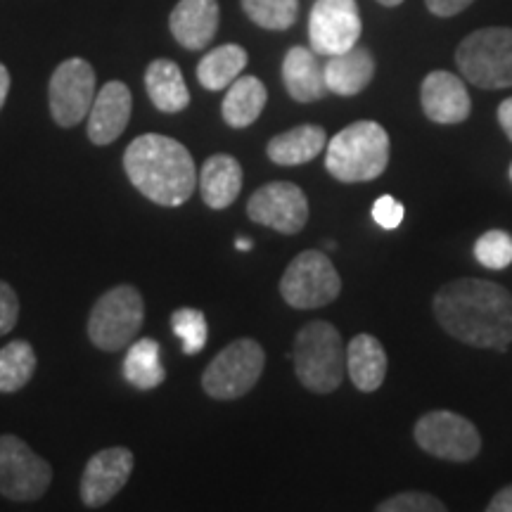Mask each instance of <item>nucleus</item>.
<instances>
[{
  "label": "nucleus",
  "mask_w": 512,
  "mask_h": 512,
  "mask_svg": "<svg viewBox=\"0 0 512 512\" xmlns=\"http://www.w3.org/2000/svg\"><path fill=\"white\" fill-rule=\"evenodd\" d=\"M434 316L448 335L470 347L505 351L512 344V294L491 280L446 283L434 297Z\"/></svg>",
  "instance_id": "f257e3e1"
},
{
  "label": "nucleus",
  "mask_w": 512,
  "mask_h": 512,
  "mask_svg": "<svg viewBox=\"0 0 512 512\" xmlns=\"http://www.w3.org/2000/svg\"><path fill=\"white\" fill-rule=\"evenodd\" d=\"M124 171L140 195L159 207H181L197 185L195 159L188 147L159 133H145L126 147Z\"/></svg>",
  "instance_id": "f03ea898"
},
{
  "label": "nucleus",
  "mask_w": 512,
  "mask_h": 512,
  "mask_svg": "<svg viewBox=\"0 0 512 512\" xmlns=\"http://www.w3.org/2000/svg\"><path fill=\"white\" fill-rule=\"evenodd\" d=\"M389 164V136L377 121H354L325 145V169L342 183H368Z\"/></svg>",
  "instance_id": "7ed1b4c3"
},
{
  "label": "nucleus",
  "mask_w": 512,
  "mask_h": 512,
  "mask_svg": "<svg viewBox=\"0 0 512 512\" xmlns=\"http://www.w3.org/2000/svg\"><path fill=\"white\" fill-rule=\"evenodd\" d=\"M297 380L313 394H332L347 373V349L342 335L328 320H311L297 332L292 349Z\"/></svg>",
  "instance_id": "20e7f679"
},
{
  "label": "nucleus",
  "mask_w": 512,
  "mask_h": 512,
  "mask_svg": "<svg viewBox=\"0 0 512 512\" xmlns=\"http://www.w3.org/2000/svg\"><path fill=\"white\" fill-rule=\"evenodd\" d=\"M460 72L486 91L512 86V29L489 27L463 38L456 50Z\"/></svg>",
  "instance_id": "39448f33"
},
{
  "label": "nucleus",
  "mask_w": 512,
  "mask_h": 512,
  "mask_svg": "<svg viewBox=\"0 0 512 512\" xmlns=\"http://www.w3.org/2000/svg\"><path fill=\"white\" fill-rule=\"evenodd\" d=\"M143 294L131 285L112 287L95 302L88 316V337L102 351H121L143 328Z\"/></svg>",
  "instance_id": "423d86ee"
},
{
  "label": "nucleus",
  "mask_w": 512,
  "mask_h": 512,
  "mask_svg": "<svg viewBox=\"0 0 512 512\" xmlns=\"http://www.w3.org/2000/svg\"><path fill=\"white\" fill-rule=\"evenodd\" d=\"M266 366V354L256 339L242 337L214 356L202 375V387L211 399L233 401L252 392Z\"/></svg>",
  "instance_id": "0eeeda50"
},
{
  "label": "nucleus",
  "mask_w": 512,
  "mask_h": 512,
  "mask_svg": "<svg viewBox=\"0 0 512 512\" xmlns=\"http://www.w3.org/2000/svg\"><path fill=\"white\" fill-rule=\"evenodd\" d=\"M339 292H342V278L330 256L318 249L294 256L280 278V294L292 309H320L335 302Z\"/></svg>",
  "instance_id": "6e6552de"
},
{
  "label": "nucleus",
  "mask_w": 512,
  "mask_h": 512,
  "mask_svg": "<svg viewBox=\"0 0 512 512\" xmlns=\"http://www.w3.org/2000/svg\"><path fill=\"white\" fill-rule=\"evenodd\" d=\"M413 434L422 451L434 458L451 460V463L475 460L482 451V437L477 427L453 411L425 413L415 422Z\"/></svg>",
  "instance_id": "1a4fd4ad"
},
{
  "label": "nucleus",
  "mask_w": 512,
  "mask_h": 512,
  "mask_svg": "<svg viewBox=\"0 0 512 512\" xmlns=\"http://www.w3.org/2000/svg\"><path fill=\"white\" fill-rule=\"evenodd\" d=\"M53 482V467L22 439L0 437V494L10 501H36Z\"/></svg>",
  "instance_id": "9d476101"
},
{
  "label": "nucleus",
  "mask_w": 512,
  "mask_h": 512,
  "mask_svg": "<svg viewBox=\"0 0 512 512\" xmlns=\"http://www.w3.org/2000/svg\"><path fill=\"white\" fill-rule=\"evenodd\" d=\"M48 100L55 124L62 128L81 124L95 100V72L91 64L81 57L64 60L50 76Z\"/></svg>",
  "instance_id": "9b49d317"
},
{
  "label": "nucleus",
  "mask_w": 512,
  "mask_h": 512,
  "mask_svg": "<svg viewBox=\"0 0 512 512\" xmlns=\"http://www.w3.org/2000/svg\"><path fill=\"white\" fill-rule=\"evenodd\" d=\"M363 34L356 0H318L309 17V41L316 55H342L358 46Z\"/></svg>",
  "instance_id": "f8f14e48"
},
{
  "label": "nucleus",
  "mask_w": 512,
  "mask_h": 512,
  "mask_svg": "<svg viewBox=\"0 0 512 512\" xmlns=\"http://www.w3.org/2000/svg\"><path fill=\"white\" fill-rule=\"evenodd\" d=\"M247 216L259 226L273 228L275 233L297 235L309 221V200L299 185L275 181L261 185L249 197Z\"/></svg>",
  "instance_id": "ddd939ff"
},
{
  "label": "nucleus",
  "mask_w": 512,
  "mask_h": 512,
  "mask_svg": "<svg viewBox=\"0 0 512 512\" xmlns=\"http://www.w3.org/2000/svg\"><path fill=\"white\" fill-rule=\"evenodd\" d=\"M133 472V453L124 446H112L88 460L81 477V501L88 508H102L124 489Z\"/></svg>",
  "instance_id": "4468645a"
},
{
  "label": "nucleus",
  "mask_w": 512,
  "mask_h": 512,
  "mask_svg": "<svg viewBox=\"0 0 512 512\" xmlns=\"http://www.w3.org/2000/svg\"><path fill=\"white\" fill-rule=\"evenodd\" d=\"M422 112L434 124H463L470 117L472 102L465 83L451 72H432L420 88Z\"/></svg>",
  "instance_id": "2eb2a0df"
},
{
  "label": "nucleus",
  "mask_w": 512,
  "mask_h": 512,
  "mask_svg": "<svg viewBox=\"0 0 512 512\" xmlns=\"http://www.w3.org/2000/svg\"><path fill=\"white\" fill-rule=\"evenodd\" d=\"M133 112V98L126 83L110 81L95 93L88 112V138L95 145H110L126 131Z\"/></svg>",
  "instance_id": "dca6fc26"
},
{
  "label": "nucleus",
  "mask_w": 512,
  "mask_h": 512,
  "mask_svg": "<svg viewBox=\"0 0 512 512\" xmlns=\"http://www.w3.org/2000/svg\"><path fill=\"white\" fill-rule=\"evenodd\" d=\"M169 27L183 48H207L219 29V3L216 0H181L171 12Z\"/></svg>",
  "instance_id": "f3484780"
},
{
  "label": "nucleus",
  "mask_w": 512,
  "mask_h": 512,
  "mask_svg": "<svg viewBox=\"0 0 512 512\" xmlns=\"http://www.w3.org/2000/svg\"><path fill=\"white\" fill-rule=\"evenodd\" d=\"M323 72L325 86H328L330 93L351 98V95L366 91L370 81H373L375 57L368 48L354 46L347 53L328 57V62L323 64Z\"/></svg>",
  "instance_id": "a211bd4d"
},
{
  "label": "nucleus",
  "mask_w": 512,
  "mask_h": 512,
  "mask_svg": "<svg viewBox=\"0 0 512 512\" xmlns=\"http://www.w3.org/2000/svg\"><path fill=\"white\" fill-rule=\"evenodd\" d=\"M283 81L287 93L297 102L323 100L328 86H325V72L318 55L311 48L294 46L287 50L283 60Z\"/></svg>",
  "instance_id": "6ab92c4d"
},
{
  "label": "nucleus",
  "mask_w": 512,
  "mask_h": 512,
  "mask_svg": "<svg viewBox=\"0 0 512 512\" xmlns=\"http://www.w3.org/2000/svg\"><path fill=\"white\" fill-rule=\"evenodd\" d=\"M347 373L358 392H375L387 377V351L380 339L361 332L347 347Z\"/></svg>",
  "instance_id": "aec40b11"
},
{
  "label": "nucleus",
  "mask_w": 512,
  "mask_h": 512,
  "mask_svg": "<svg viewBox=\"0 0 512 512\" xmlns=\"http://www.w3.org/2000/svg\"><path fill=\"white\" fill-rule=\"evenodd\" d=\"M197 183L209 209H226L242 190V166L230 155H214L204 162Z\"/></svg>",
  "instance_id": "412c9836"
},
{
  "label": "nucleus",
  "mask_w": 512,
  "mask_h": 512,
  "mask_svg": "<svg viewBox=\"0 0 512 512\" xmlns=\"http://www.w3.org/2000/svg\"><path fill=\"white\" fill-rule=\"evenodd\" d=\"M328 145V136L316 124H302L268 140L266 155L280 166H299L316 159Z\"/></svg>",
  "instance_id": "4be33fe9"
},
{
  "label": "nucleus",
  "mask_w": 512,
  "mask_h": 512,
  "mask_svg": "<svg viewBox=\"0 0 512 512\" xmlns=\"http://www.w3.org/2000/svg\"><path fill=\"white\" fill-rule=\"evenodd\" d=\"M145 88L152 105L164 114H178L190 105V91L176 62L155 60L145 72Z\"/></svg>",
  "instance_id": "5701e85b"
},
{
  "label": "nucleus",
  "mask_w": 512,
  "mask_h": 512,
  "mask_svg": "<svg viewBox=\"0 0 512 512\" xmlns=\"http://www.w3.org/2000/svg\"><path fill=\"white\" fill-rule=\"evenodd\" d=\"M266 100V86L256 79V76H238V79L228 86V93L221 105V114L228 126L247 128L261 117Z\"/></svg>",
  "instance_id": "b1692460"
},
{
  "label": "nucleus",
  "mask_w": 512,
  "mask_h": 512,
  "mask_svg": "<svg viewBox=\"0 0 512 512\" xmlns=\"http://www.w3.org/2000/svg\"><path fill=\"white\" fill-rule=\"evenodd\" d=\"M249 55L245 48L226 43V46L214 48L197 64V81L202 83L207 91H223L242 74L247 67Z\"/></svg>",
  "instance_id": "393cba45"
},
{
  "label": "nucleus",
  "mask_w": 512,
  "mask_h": 512,
  "mask_svg": "<svg viewBox=\"0 0 512 512\" xmlns=\"http://www.w3.org/2000/svg\"><path fill=\"white\" fill-rule=\"evenodd\" d=\"M159 351H162L159 344L150 337L128 344V351L124 356L126 382L133 384L136 389H143V392L159 387L166 380V368Z\"/></svg>",
  "instance_id": "a878e982"
},
{
  "label": "nucleus",
  "mask_w": 512,
  "mask_h": 512,
  "mask_svg": "<svg viewBox=\"0 0 512 512\" xmlns=\"http://www.w3.org/2000/svg\"><path fill=\"white\" fill-rule=\"evenodd\" d=\"M36 373V351L24 339L5 344L0 349V392L12 394L27 387Z\"/></svg>",
  "instance_id": "bb28decb"
},
{
  "label": "nucleus",
  "mask_w": 512,
  "mask_h": 512,
  "mask_svg": "<svg viewBox=\"0 0 512 512\" xmlns=\"http://www.w3.org/2000/svg\"><path fill=\"white\" fill-rule=\"evenodd\" d=\"M242 10L256 27L285 31L297 22L299 0H242Z\"/></svg>",
  "instance_id": "cd10ccee"
},
{
  "label": "nucleus",
  "mask_w": 512,
  "mask_h": 512,
  "mask_svg": "<svg viewBox=\"0 0 512 512\" xmlns=\"http://www.w3.org/2000/svg\"><path fill=\"white\" fill-rule=\"evenodd\" d=\"M171 328H174V335L181 339L183 354L195 356L207 347L209 339V325L207 318H204L202 311L197 309H176L174 316H171Z\"/></svg>",
  "instance_id": "c85d7f7f"
},
{
  "label": "nucleus",
  "mask_w": 512,
  "mask_h": 512,
  "mask_svg": "<svg viewBox=\"0 0 512 512\" xmlns=\"http://www.w3.org/2000/svg\"><path fill=\"white\" fill-rule=\"evenodd\" d=\"M475 259L491 271H503L512 264V235L505 230H489L475 242Z\"/></svg>",
  "instance_id": "c756f323"
},
{
  "label": "nucleus",
  "mask_w": 512,
  "mask_h": 512,
  "mask_svg": "<svg viewBox=\"0 0 512 512\" xmlns=\"http://www.w3.org/2000/svg\"><path fill=\"white\" fill-rule=\"evenodd\" d=\"M377 512H444L446 505L430 494L422 491H406V494L392 496L387 501L377 503Z\"/></svg>",
  "instance_id": "7c9ffc66"
},
{
  "label": "nucleus",
  "mask_w": 512,
  "mask_h": 512,
  "mask_svg": "<svg viewBox=\"0 0 512 512\" xmlns=\"http://www.w3.org/2000/svg\"><path fill=\"white\" fill-rule=\"evenodd\" d=\"M403 204L399 200H394L392 195H382L377 197L373 204V219L380 228L384 230H396L403 223Z\"/></svg>",
  "instance_id": "2f4dec72"
},
{
  "label": "nucleus",
  "mask_w": 512,
  "mask_h": 512,
  "mask_svg": "<svg viewBox=\"0 0 512 512\" xmlns=\"http://www.w3.org/2000/svg\"><path fill=\"white\" fill-rule=\"evenodd\" d=\"M19 318V299L10 283L0 280V335H8L17 325Z\"/></svg>",
  "instance_id": "473e14b6"
},
{
  "label": "nucleus",
  "mask_w": 512,
  "mask_h": 512,
  "mask_svg": "<svg viewBox=\"0 0 512 512\" xmlns=\"http://www.w3.org/2000/svg\"><path fill=\"white\" fill-rule=\"evenodd\" d=\"M472 3H475V0H425L427 10L437 17L460 15V12H463L465 8H470Z\"/></svg>",
  "instance_id": "72a5a7b5"
},
{
  "label": "nucleus",
  "mask_w": 512,
  "mask_h": 512,
  "mask_svg": "<svg viewBox=\"0 0 512 512\" xmlns=\"http://www.w3.org/2000/svg\"><path fill=\"white\" fill-rule=\"evenodd\" d=\"M486 510L489 512H512V484L498 491V494L491 498V503L486 505Z\"/></svg>",
  "instance_id": "f704fd0d"
},
{
  "label": "nucleus",
  "mask_w": 512,
  "mask_h": 512,
  "mask_svg": "<svg viewBox=\"0 0 512 512\" xmlns=\"http://www.w3.org/2000/svg\"><path fill=\"white\" fill-rule=\"evenodd\" d=\"M498 124H501L505 136L512 140V98L503 100L501 107H498Z\"/></svg>",
  "instance_id": "c9c22d12"
},
{
  "label": "nucleus",
  "mask_w": 512,
  "mask_h": 512,
  "mask_svg": "<svg viewBox=\"0 0 512 512\" xmlns=\"http://www.w3.org/2000/svg\"><path fill=\"white\" fill-rule=\"evenodd\" d=\"M8 93H10V72L5 64H0V110H3L5 100H8Z\"/></svg>",
  "instance_id": "e433bc0d"
},
{
  "label": "nucleus",
  "mask_w": 512,
  "mask_h": 512,
  "mask_svg": "<svg viewBox=\"0 0 512 512\" xmlns=\"http://www.w3.org/2000/svg\"><path fill=\"white\" fill-rule=\"evenodd\" d=\"M377 3L384 5V8H396V5H401L403 0H377Z\"/></svg>",
  "instance_id": "4c0bfd02"
},
{
  "label": "nucleus",
  "mask_w": 512,
  "mask_h": 512,
  "mask_svg": "<svg viewBox=\"0 0 512 512\" xmlns=\"http://www.w3.org/2000/svg\"><path fill=\"white\" fill-rule=\"evenodd\" d=\"M235 247H238V249H252V242H249V240H238V242H235Z\"/></svg>",
  "instance_id": "58836bf2"
},
{
  "label": "nucleus",
  "mask_w": 512,
  "mask_h": 512,
  "mask_svg": "<svg viewBox=\"0 0 512 512\" xmlns=\"http://www.w3.org/2000/svg\"><path fill=\"white\" fill-rule=\"evenodd\" d=\"M510 181H512V164H510Z\"/></svg>",
  "instance_id": "ea45409f"
}]
</instances>
